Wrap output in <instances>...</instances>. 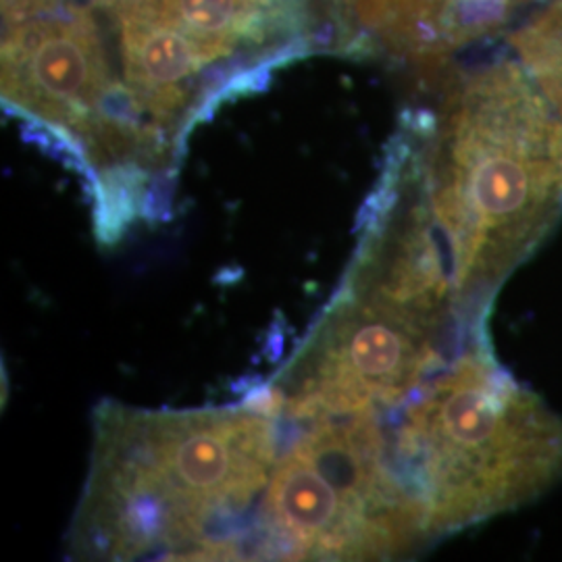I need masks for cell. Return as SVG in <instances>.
Listing matches in <instances>:
<instances>
[{"instance_id": "obj_1", "label": "cell", "mask_w": 562, "mask_h": 562, "mask_svg": "<svg viewBox=\"0 0 562 562\" xmlns=\"http://www.w3.org/2000/svg\"><path fill=\"white\" fill-rule=\"evenodd\" d=\"M422 157L398 161L452 271L462 317L480 325L503 281L562 215V121L519 59L452 74Z\"/></svg>"}, {"instance_id": "obj_2", "label": "cell", "mask_w": 562, "mask_h": 562, "mask_svg": "<svg viewBox=\"0 0 562 562\" xmlns=\"http://www.w3.org/2000/svg\"><path fill=\"white\" fill-rule=\"evenodd\" d=\"M276 422L261 406L148 413L104 406L76 517L88 559H236L238 522L276 467Z\"/></svg>"}, {"instance_id": "obj_3", "label": "cell", "mask_w": 562, "mask_h": 562, "mask_svg": "<svg viewBox=\"0 0 562 562\" xmlns=\"http://www.w3.org/2000/svg\"><path fill=\"white\" fill-rule=\"evenodd\" d=\"M427 540L542 496L562 477V417L498 364L480 334L387 436Z\"/></svg>"}, {"instance_id": "obj_4", "label": "cell", "mask_w": 562, "mask_h": 562, "mask_svg": "<svg viewBox=\"0 0 562 562\" xmlns=\"http://www.w3.org/2000/svg\"><path fill=\"white\" fill-rule=\"evenodd\" d=\"M306 0H94L117 38L125 109L153 153L192 106L209 67L261 48Z\"/></svg>"}, {"instance_id": "obj_5", "label": "cell", "mask_w": 562, "mask_h": 562, "mask_svg": "<svg viewBox=\"0 0 562 562\" xmlns=\"http://www.w3.org/2000/svg\"><path fill=\"white\" fill-rule=\"evenodd\" d=\"M2 97L76 138L92 161L148 157L99 20L74 0H2Z\"/></svg>"}, {"instance_id": "obj_6", "label": "cell", "mask_w": 562, "mask_h": 562, "mask_svg": "<svg viewBox=\"0 0 562 562\" xmlns=\"http://www.w3.org/2000/svg\"><path fill=\"white\" fill-rule=\"evenodd\" d=\"M452 325L378 290L346 283L288 369L280 406L304 422L382 415L442 369Z\"/></svg>"}, {"instance_id": "obj_7", "label": "cell", "mask_w": 562, "mask_h": 562, "mask_svg": "<svg viewBox=\"0 0 562 562\" xmlns=\"http://www.w3.org/2000/svg\"><path fill=\"white\" fill-rule=\"evenodd\" d=\"M367 41L440 76L459 50L503 32L533 0H336Z\"/></svg>"}, {"instance_id": "obj_8", "label": "cell", "mask_w": 562, "mask_h": 562, "mask_svg": "<svg viewBox=\"0 0 562 562\" xmlns=\"http://www.w3.org/2000/svg\"><path fill=\"white\" fill-rule=\"evenodd\" d=\"M510 44L562 121V0H546L510 34Z\"/></svg>"}]
</instances>
